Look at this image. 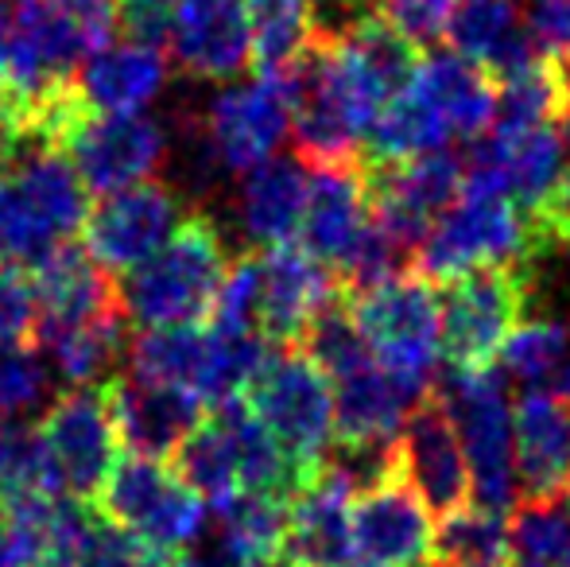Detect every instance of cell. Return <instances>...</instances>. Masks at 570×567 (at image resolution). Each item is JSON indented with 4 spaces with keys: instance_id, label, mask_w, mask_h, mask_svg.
<instances>
[{
    "instance_id": "obj_1",
    "label": "cell",
    "mask_w": 570,
    "mask_h": 567,
    "mask_svg": "<svg viewBox=\"0 0 570 567\" xmlns=\"http://www.w3.org/2000/svg\"><path fill=\"white\" fill-rule=\"evenodd\" d=\"M90 195L51 140L23 133L0 159V261L31 268L82 234Z\"/></svg>"
},
{
    "instance_id": "obj_2",
    "label": "cell",
    "mask_w": 570,
    "mask_h": 567,
    "mask_svg": "<svg viewBox=\"0 0 570 567\" xmlns=\"http://www.w3.org/2000/svg\"><path fill=\"white\" fill-rule=\"evenodd\" d=\"M229 253L214 218L190 211L187 222L117 284V307L140 331L190 326L210 315Z\"/></svg>"
},
{
    "instance_id": "obj_3",
    "label": "cell",
    "mask_w": 570,
    "mask_h": 567,
    "mask_svg": "<svg viewBox=\"0 0 570 567\" xmlns=\"http://www.w3.org/2000/svg\"><path fill=\"white\" fill-rule=\"evenodd\" d=\"M342 300L376 365L412 401L428 397L435 389L439 362H443L435 287L415 273H400L365 292H342Z\"/></svg>"
},
{
    "instance_id": "obj_4",
    "label": "cell",
    "mask_w": 570,
    "mask_h": 567,
    "mask_svg": "<svg viewBox=\"0 0 570 567\" xmlns=\"http://www.w3.org/2000/svg\"><path fill=\"white\" fill-rule=\"evenodd\" d=\"M39 137L51 140L70 159L86 195L98 198L151 179L171 156L164 121L151 114H86L75 94H67L43 117Z\"/></svg>"
},
{
    "instance_id": "obj_5",
    "label": "cell",
    "mask_w": 570,
    "mask_h": 567,
    "mask_svg": "<svg viewBox=\"0 0 570 567\" xmlns=\"http://www.w3.org/2000/svg\"><path fill=\"white\" fill-rule=\"evenodd\" d=\"M94 506L140 540L156 560L190 553L206 532V501L164 459H117Z\"/></svg>"
},
{
    "instance_id": "obj_6",
    "label": "cell",
    "mask_w": 570,
    "mask_h": 567,
    "mask_svg": "<svg viewBox=\"0 0 570 567\" xmlns=\"http://www.w3.org/2000/svg\"><path fill=\"white\" fill-rule=\"evenodd\" d=\"M245 409L276 439V447L315 478L334 443V393L326 373L303 350L279 346L245 393Z\"/></svg>"
},
{
    "instance_id": "obj_7",
    "label": "cell",
    "mask_w": 570,
    "mask_h": 567,
    "mask_svg": "<svg viewBox=\"0 0 570 567\" xmlns=\"http://www.w3.org/2000/svg\"><path fill=\"white\" fill-rule=\"evenodd\" d=\"M90 51V39L51 0H12L4 8L0 90L20 109L23 129L51 101L70 94V78Z\"/></svg>"
},
{
    "instance_id": "obj_8",
    "label": "cell",
    "mask_w": 570,
    "mask_h": 567,
    "mask_svg": "<svg viewBox=\"0 0 570 567\" xmlns=\"http://www.w3.org/2000/svg\"><path fill=\"white\" fill-rule=\"evenodd\" d=\"M443 287L446 295L439 303L443 358L454 373L493 370L504 339L524 323V311L532 303V268L517 261L481 265Z\"/></svg>"
},
{
    "instance_id": "obj_9",
    "label": "cell",
    "mask_w": 570,
    "mask_h": 567,
    "mask_svg": "<svg viewBox=\"0 0 570 567\" xmlns=\"http://www.w3.org/2000/svg\"><path fill=\"white\" fill-rule=\"evenodd\" d=\"M535 253L543 250L532 234V222L512 203H504V198H458L431 222L423 242L415 245L407 273L435 287L451 284L454 276L481 265H504V261L528 265Z\"/></svg>"
},
{
    "instance_id": "obj_10",
    "label": "cell",
    "mask_w": 570,
    "mask_h": 567,
    "mask_svg": "<svg viewBox=\"0 0 570 567\" xmlns=\"http://www.w3.org/2000/svg\"><path fill=\"white\" fill-rule=\"evenodd\" d=\"M439 401L462 443L465 470H470V501L509 514L520 490L517 459H512V404L504 397V378L497 370H451Z\"/></svg>"
},
{
    "instance_id": "obj_11",
    "label": "cell",
    "mask_w": 570,
    "mask_h": 567,
    "mask_svg": "<svg viewBox=\"0 0 570 567\" xmlns=\"http://www.w3.org/2000/svg\"><path fill=\"white\" fill-rule=\"evenodd\" d=\"M36 436L39 447H43L47 467H51L59 498L75 501V506H94L109 470L120 459V439L114 417H109L106 389H62L43 409Z\"/></svg>"
},
{
    "instance_id": "obj_12",
    "label": "cell",
    "mask_w": 570,
    "mask_h": 567,
    "mask_svg": "<svg viewBox=\"0 0 570 567\" xmlns=\"http://www.w3.org/2000/svg\"><path fill=\"white\" fill-rule=\"evenodd\" d=\"M187 198L156 179L101 195L98 206L82 222L86 253L101 273L125 276L128 268L148 261L187 222Z\"/></svg>"
},
{
    "instance_id": "obj_13",
    "label": "cell",
    "mask_w": 570,
    "mask_h": 567,
    "mask_svg": "<svg viewBox=\"0 0 570 567\" xmlns=\"http://www.w3.org/2000/svg\"><path fill=\"white\" fill-rule=\"evenodd\" d=\"M287 137V98L279 78L256 75L253 82H226L210 98L198 125V140L222 175H245L279 156Z\"/></svg>"
},
{
    "instance_id": "obj_14",
    "label": "cell",
    "mask_w": 570,
    "mask_h": 567,
    "mask_svg": "<svg viewBox=\"0 0 570 567\" xmlns=\"http://www.w3.org/2000/svg\"><path fill=\"white\" fill-rule=\"evenodd\" d=\"M435 521L423 501L389 475L353 493L350 506V564L353 567H431Z\"/></svg>"
},
{
    "instance_id": "obj_15",
    "label": "cell",
    "mask_w": 570,
    "mask_h": 567,
    "mask_svg": "<svg viewBox=\"0 0 570 567\" xmlns=\"http://www.w3.org/2000/svg\"><path fill=\"white\" fill-rule=\"evenodd\" d=\"M396 470L431 517H446L458 514L462 506H470L465 454L435 389L428 397H420L407 409L404 424H400Z\"/></svg>"
},
{
    "instance_id": "obj_16",
    "label": "cell",
    "mask_w": 570,
    "mask_h": 567,
    "mask_svg": "<svg viewBox=\"0 0 570 567\" xmlns=\"http://www.w3.org/2000/svg\"><path fill=\"white\" fill-rule=\"evenodd\" d=\"M175 67L195 82H233L253 67L245 0H179L167 31Z\"/></svg>"
},
{
    "instance_id": "obj_17",
    "label": "cell",
    "mask_w": 570,
    "mask_h": 567,
    "mask_svg": "<svg viewBox=\"0 0 570 567\" xmlns=\"http://www.w3.org/2000/svg\"><path fill=\"white\" fill-rule=\"evenodd\" d=\"M338 295V281L299 242L261 253V295H256V331L272 346H299L311 319Z\"/></svg>"
},
{
    "instance_id": "obj_18",
    "label": "cell",
    "mask_w": 570,
    "mask_h": 567,
    "mask_svg": "<svg viewBox=\"0 0 570 567\" xmlns=\"http://www.w3.org/2000/svg\"><path fill=\"white\" fill-rule=\"evenodd\" d=\"M167 75H171V62L164 47L109 39L78 62L70 94L86 114H148L151 101L167 90Z\"/></svg>"
},
{
    "instance_id": "obj_19",
    "label": "cell",
    "mask_w": 570,
    "mask_h": 567,
    "mask_svg": "<svg viewBox=\"0 0 570 567\" xmlns=\"http://www.w3.org/2000/svg\"><path fill=\"white\" fill-rule=\"evenodd\" d=\"M368 229V187L365 164H323L307 167V203L295 242L323 261L331 273L350 261L361 234Z\"/></svg>"
},
{
    "instance_id": "obj_20",
    "label": "cell",
    "mask_w": 570,
    "mask_h": 567,
    "mask_svg": "<svg viewBox=\"0 0 570 567\" xmlns=\"http://www.w3.org/2000/svg\"><path fill=\"white\" fill-rule=\"evenodd\" d=\"M101 389H106L117 439L128 447V454H144V459L167 462L175 447L190 436V428L206 417L195 397L156 381H140L132 373H117Z\"/></svg>"
},
{
    "instance_id": "obj_21",
    "label": "cell",
    "mask_w": 570,
    "mask_h": 567,
    "mask_svg": "<svg viewBox=\"0 0 570 567\" xmlns=\"http://www.w3.org/2000/svg\"><path fill=\"white\" fill-rule=\"evenodd\" d=\"M334 393V443L338 451H384L396 443L412 397L376 365L373 354L331 373Z\"/></svg>"
},
{
    "instance_id": "obj_22",
    "label": "cell",
    "mask_w": 570,
    "mask_h": 567,
    "mask_svg": "<svg viewBox=\"0 0 570 567\" xmlns=\"http://www.w3.org/2000/svg\"><path fill=\"white\" fill-rule=\"evenodd\" d=\"M517 490L528 501H556L570 486V404L548 389H528L512 409Z\"/></svg>"
},
{
    "instance_id": "obj_23",
    "label": "cell",
    "mask_w": 570,
    "mask_h": 567,
    "mask_svg": "<svg viewBox=\"0 0 570 567\" xmlns=\"http://www.w3.org/2000/svg\"><path fill=\"white\" fill-rule=\"evenodd\" d=\"M353 486L334 462H323L287 501L284 567H350Z\"/></svg>"
},
{
    "instance_id": "obj_24",
    "label": "cell",
    "mask_w": 570,
    "mask_h": 567,
    "mask_svg": "<svg viewBox=\"0 0 570 567\" xmlns=\"http://www.w3.org/2000/svg\"><path fill=\"white\" fill-rule=\"evenodd\" d=\"M31 292H36V334L67 331V326H82L90 319L120 311L109 273H101L90 253L78 250L75 242L31 265Z\"/></svg>"
},
{
    "instance_id": "obj_25",
    "label": "cell",
    "mask_w": 570,
    "mask_h": 567,
    "mask_svg": "<svg viewBox=\"0 0 570 567\" xmlns=\"http://www.w3.org/2000/svg\"><path fill=\"white\" fill-rule=\"evenodd\" d=\"M446 43L458 59L481 67L493 82L517 75L540 55L528 36L520 0H458Z\"/></svg>"
},
{
    "instance_id": "obj_26",
    "label": "cell",
    "mask_w": 570,
    "mask_h": 567,
    "mask_svg": "<svg viewBox=\"0 0 570 567\" xmlns=\"http://www.w3.org/2000/svg\"><path fill=\"white\" fill-rule=\"evenodd\" d=\"M307 203V164L299 156H272L240 175L237 222L256 250H276L299 237Z\"/></svg>"
},
{
    "instance_id": "obj_27",
    "label": "cell",
    "mask_w": 570,
    "mask_h": 567,
    "mask_svg": "<svg viewBox=\"0 0 570 567\" xmlns=\"http://www.w3.org/2000/svg\"><path fill=\"white\" fill-rule=\"evenodd\" d=\"M415 90L435 106L454 140H481L497 114V82L454 51H423Z\"/></svg>"
},
{
    "instance_id": "obj_28",
    "label": "cell",
    "mask_w": 570,
    "mask_h": 567,
    "mask_svg": "<svg viewBox=\"0 0 570 567\" xmlns=\"http://www.w3.org/2000/svg\"><path fill=\"white\" fill-rule=\"evenodd\" d=\"M159 560L90 506L62 501L39 567H156Z\"/></svg>"
},
{
    "instance_id": "obj_29",
    "label": "cell",
    "mask_w": 570,
    "mask_h": 567,
    "mask_svg": "<svg viewBox=\"0 0 570 567\" xmlns=\"http://www.w3.org/2000/svg\"><path fill=\"white\" fill-rule=\"evenodd\" d=\"M31 346L43 354V362L67 381V389L78 385H106L117 378V365L125 358V315L109 311L101 319H90L82 326H67V331H47L36 334Z\"/></svg>"
},
{
    "instance_id": "obj_30",
    "label": "cell",
    "mask_w": 570,
    "mask_h": 567,
    "mask_svg": "<svg viewBox=\"0 0 570 567\" xmlns=\"http://www.w3.org/2000/svg\"><path fill=\"white\" fill-rule=\"evenodd\" d=\"M446 140H451V133H446L443 117L415 90V82H407L396 98L381 106L361 151L368 164H404V159L428 156V151H443Z\"/></svg>"
},
{
    "instance_id": "obj_31",
    "label": "cell",
    "mask_w": 570,
    "mask_h": 567,
    "mask_svg": "<svg viewBox=\"0 0 570 567\" xmlns=\"http://www.w3.org/2000/svg\"><path fill=\"white\" fill-rule=\"evenodd\" d=\"M218 556L240 564H284L287 501L272 493H233L214 506Z\"/></svg>"
},
{
    "instance_id": "obj_32",
    "label": "cell",
    "mask_w": 570,
    "mask_h": 567,
    "mask_svg": "<svg viewBox=\"0 0 570 567\" xmlns=\"http://www.w3.org/2000/svg\"><path fill=\"white\" fill-rule=\"evenodd\" d=\"M431 567H509V514L462 506L435 529Z\"/></svg>"
},
{
    "instance_id": "obj_33",
    "label": "cell",
    "mask_w": 570,
    "mask_h": 567,
    "mask_svg": "<svg viewBox=\"0 0 570 567\" xmlns=\"http://www.w3.org/2000/svg\"><path fill=\"white\" fill-rule=\"evenodd\" d=\"M256 75L279 78L315 36V0H245Z\"/></svg>"
},
{
    "instance_id": "obj_34",
    "label": "cell",
    "mask_w": 570,
    "mask_h": 567,
    "mask_svg": "<svg viewBox=\"0 0 570 567\" xmlns=\"http://www.w3.org/2000/svg\"><path fill=\"white\" fill-rule=\"evenodd\" d=\"M509 567H570V501H528L509 521Z\"/></svg>"
},
{
    "instance_id": "obj_35",
    "label": "cell",
    "mask_w": 570,
    "mask_h": 567,
    "mask_svg": "<svg viewBox=\"0 0 570 567\" xmlns=\"http://www.w3.org/2000/svg\"><path fill=\"white\" fill-rule=\"evenodd\" d=\"M567 350L570 334L559 319H524L504 339L501 354H497V362H501L497 373H509V378L524 381L528 389H543L567 358Z\"/></svg>"
},
{
    "instance_id": "obj_36",
    "label": "cell",
    "mask_w": 570,
    "mask_h": 567,
    "mask_svg": "<svg viewBox=\"0 0 570 567\" xmlns=\"http://www.w3.org/2000/svg\"><path fill=\"white\" fill-rule=\"evenodd\" d=\"M51 393V365L31 342H0V420L36 412Z\"/></svg>"
},
{
    "instance_id": "obj_37",
    "label": "cell",
    "mask_w": 570,
    "mask_h": 567,
    "mask_svg": "<svg viewBox=\"0 0 570 567\" xmlns=\"http://www.w3.org/2000/svg\"><path fill=\"white\" fill-rule=\"evenodd\" d=\"M256 295H261V253H240L226 265V276L214 292L206 315L214 331H256Z\"/></svg>"
},
{
    "instance_id": "obj_38",
    "label": "cell",
    "mask_w": 570,
    "mask_h": 567,
    "mask_svg": "<svg viewBox=\"0 0 570 567\" xmlns=\"http://www.w3.org/2000/svg\"><path fill=\"white\" fill-rule=\"evenodd\" d=\"M373 8L420 51L443 43L458 0H373Z\"/></svg>"
},
{
    "instance_id": "obj_39",
    "label": "cell",
    "mask_w": 570,
    "mask_h": 567,
    "mask_svg": "<svg viewBox=\"0 0 570 567\" xmlns=\"http://www.w3.org/2000/svg\"><path fill=\"white\" fill-rule=\"evenodd\" d=\"M31 334H36L31 276L0 261V342H31Z\"/></svg>"
},
{
    "instance_id": "obj_40",
    "label": "cell",
    "mask_w": 570,
    "mask_h": 567,
    "mask_svg": "<svg viewBox=\"0 0 570 567\" xmlns=\"http://www.w3.org/2000/svg\"><path fill=\"white\" fill-rule=\"evenodd\" d=\"M535 51L570 70V0H520Z\"/></svg>"
},
{
    "instance_id": "obj_41",
    "label": "cell",
    "mask_w": 570,
    "mask_h": 567,
    "mask_svg": "<svg viewBox=\"0 0 570 567\" xmlns=\"http://www.w3.org/2000/svg\"><path fill=\"white\" fill-rule=\"evenodd\" d=\"M179 0H117V28L136 43L164 47Z\"/></svg>"
},
{
    "instance_id": "obj_42",
    "label": "cell",
    "mask_w": 570,
    "mask_h": 567,
    "mask_svg": "<svg viewBox=\"0 0 570 567\" xmlns=\"http://www.w3.org/2000/svg\"><path fill=\"white\" fill-rule=\"evenodd\" d=\"M98 51L101 43H109L117 31V0H51Z\"/></svg>"
},
{
    "instance_id": "obj_43",
    "label": "cell",
    "mask_w": 570,
    "mask_h": 567,
    "mask_svg": "<svg viewBox=\"0 0 570 567\" xmlns=\"http://www.w3.org/2000/svg\"><path fill=\"white\" fill-rule=\"evenodd\" d=\"M20 137H23V117H20V109L12 106V98L0 90V159L12 156Z\"/></svg>"
},
{
    "instance_id": "obj_44",
    "label": "cell",
    "mask_w": 570,
    "mask_h": 567,
    "mask_svg": "<svg viewBox=\"0 0 570 567\" xmlns=\"http://www.w3.org/2000/svg\"><path fill=\"white\" fill-rule=\"evenodd\" d=\"M548 385H551V393H556L559 401H567V404H570V350H567V358H563V362H559V370L551 373V381H548Z\"/></svg>"
},
{
    "instance_id": "obj_45",
    "label": "cell",
    "mask_w": 570,
    "mask_h": 567,
    "mask_svg": "<svg viewBox=\"0 0 570 567\" xmlns=\"http://www.w3.org/2000/svg\"><path fill=\"white\" fill-rule=\"evenodd\" d=\"M156 567H218V560H214V556H190V553H183V556H175V560H159Z\"/></svg>"
},
{
    "instance_id": "obj_46",
    "label": "cell",
    "mask_w": 570,
    "mask_h": 567,
    "mask_svg": "<svg viewBox=\"0 0 570 567\" xmlns=\"http://www.w3.org/2000/svg\"><path fill=\"white\" fill-rule=\"evenodd\" d=\"M0 43H4V4H0Z\"/></svg>"
},
{
    "instance_id": "obj_47",
    "label": "cell",
    "mask_w": 570,
    "mask_h": 567,
    "mask_svg": "<svg viewBox=\"0 0 570 567\" xmlns=\"http://www.w3.org/2000/svg\"><path fill=\"white\" fill-rule=\"evenodd\" d=\"M563 140H570V109H567V121H563Z\"/></svg>"
},
{
    "instance_id": "obj_48",
    "label": "cell",
    "mask_w": 570,
    "mask_h": 567,
    "mask_svg": "<svg viewBox=\"0 0 570 567\" xmlns=\"http://www.w3.org/2000/svg\"><path fill=\"white\" fill-rule=\"evenodd\" d=\"M563 498H567V501H570V486H567V493H563Z\"/></svg>"
}]
</instances>
